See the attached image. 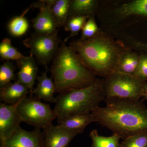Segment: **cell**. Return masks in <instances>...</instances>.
I'll list each match as a JSON object with an SVG mask.
<instances>
[{
    "label": "cell",
    "instance_id": "1",
    "mask_svg": "<svg viewBox=\"0 0 147 147\" xmlns=\"http://www.w3.org/2000/svg\"><path fill=\"white\" fill-rule=\"evenodd\" d=\"M105 107L91 113L96 122L109 129L121 139L147 132V108L138 100H105Z\"/></svg>",
    "mask_w": 147,
    "mask_h": 147
},
{
    "label": "cell",
    "instance_id": "2",
    "mask_svg": "<svg viewBox=\"0 0 147 147\" xmlns=\"http://www.w3.org/2000/svg\"><path fill=\"white\" fill-rule=\"evenodd\" d=\"M50 71L55 92L59 94L88 86L96 79L77 53L64 42L61 43Z\"/></svg>",
    "mask_w": 147,
    "mask_h": 147
},
{
    "label": "cell",
    "instance_id": "3",
    "mask_svg": "<svg viewBox=\"0 0 147 147\" xmlns=\"http://www.w3.org/2000/svg\"><path fill=\"white\" fill-rule=\"evenodd\" d=\"M69 46L92 71L106 77L115 71L123 52L110 38L98 34L90 39L73 41Z\"/></svg>",
    "mask_w": 147,
    "mask_h": 147
},
{
    "label": "cell",
    "instance_id": "4",
    "mask_svg": "<svg viewBox=\"0 0 147 147\" xmlns=\"http://www.w3.org/2000/svg\"><path fill=\"white\" fill-rule=\"evenodd\" d=\"M54 109L57 120L79 114L91 113L105 100L104 81L96 79L86 88L60 94Z\"/></svg>",
    "mask_w": 147,
    "mask_h": 147
},
{
    "label": "cell",
    "instance_id": "5",
    "mask_svg": "<svg viewBox=\"0 0 147 147\" xmlns=\"http://www.w3.org/2000/svg\"><path fill=\"white\" fill-rule=\"evenodd\" d=\"M146 83L133 74L114 71L104 82L105 100H139Z\"/></svg>",
    "mask_w": 147,
    "mask_h": 147
},
{
    "label": "cell",
    "instance_id": "6",
    "mask_svg": "<svg viewBox=\"0 0 147 147\" xmlns=\"http://www.w3.org/2000/svg\"><path fill=\"white\" fill-rule=\"evenodd\" d=\"M17 110L23 122L32 125L35 128L45 129L57 118L54 110L49 104L31 97L27 96L21 100Z\"/></svg>",
    "mask_w": 147,
    "mask_h": 147
},
{
    "label": "cell",
    "instance_id": "7",
    "mask_svg": "<svg viewBox=\"0 0 147 147\" xmlns=\"http://www.w3.org/2000/svg\"><path fill=\"white\" fill-rule=\"evenodd\" d=\"M61 42L57 31L50 35L32 33L23 42L37 62L47 67L57 53Z\"/></svg>",
    "mask_w": 147,
    "mask_h": 147
},
{
    "label": "cell",
    "instance_id": "8",
    "mask_svg": "<svg viewBox=\"0 0 147 147\" xmlns=\"http://www.w3.org/2000/svg\"><path fill=\"white\" fill-rule=\"evenodd\" d=\"M21 101L12 105L0 103L1 142H6L11 137L20 127V123L23 122L17 110Z\"/></svg>",
    "mask_w": 147,
    "mask_h": 147
},
{
    "label": "cell",
    "instance_id": "9",
    "mask_svg": "<svg viewBox=\"0 0 147 147\" xmlns=\"http://www.w3.org/2000/svg\"><path fill=\"white\" fill-rule=\"evenodd\" d=\"M31 6L40 10L39 13L32 20L35 33L50 35L58 31L57 26L46 1H39Z\"/></svg>",
    "mask_w": 147,
    "mask_h": 147
},
{
    "label": "cell",
    "instance_id": "10",
    "mask_svg": "<svg viewBox=\"0 0 147 147\" xmlns=\"http://www.w3.org/2000/svg\"><path fill=\"white\" fill-rule=\"evenodd\" d=\"M43 147H68L79 131L52 124L43 129Z\"/></svg>",
    "mask_w": 147,
    "mask_h": 147
},
{
    "label": "cell",
    "instance_id": "11",
    "mask_svg": "<svg viewBox=\"0 0 147 147\" xmlns=\"http://www.w3.org/2000/svg\"><path fill=\"white\" fill-rule=\"evenodd\" d=\"M44 136L41 129L28 131L21 127L5 142L7 147H43Z\"/></svg>",
    "mask_w": 147,
    "mask_h": 147
},
{
    "label": "cell",
    "instance_id": "12",
    "mask_svg": "<svg viewBox=\"0 0 147 147\" xmlns=\"http://www.w3.org/2000/svg\"><path fill=\"white\" fill-rule=\"evenodd\" d=\"M17 64L19 71L16 81L24 84L32 92L38 72L35 59L30 55L17 61Z\"/></svg>",
    "mask_w": 147,
    "mask_h": 147
},
{
    "label": "cell",
    "instance_id": "13",
    "mask_svg": "<svg viewBox=\"0 0 147 147\" xmlns=\"http://www.w3.org/2000/svg\"><path fill=\"white\" fill-rule=\"evenodd\" d=\"M28 87L17 81L0 89V100L5 104H14L26 97L29 93Z\"/></svg>",
    "mask_w": 147,
    "mask_h": 147
},
{
    "label": "cell",
    "instance_id": "14",
    "mask_svg": "<svg viewBox=\"0 0 147 147\" xmlns=\"http://www.w3.org/2000/svg\"><path fill=\"white\" fill-rule=\"evenodd\" d=\"M47 69L40 76H38V82L37 86L32 92L33 93L38 99H42L47 102L55 103L56 97L55 84L52 77L47 76Z\"/></svg>",
    "mask_w": 147,
    "mask_h": 147
},
{
    "label": "cell",
    "instance_id": "15",
    "mask_svg": "<svg viewBox=\"0 0 147 147\" xmlns=\"http://www.w3.org/2000/svg\"><path fill=\"white\" fill-rule=\"evenodd\" d=\"M95 122V119L91 113L76 114L57 120L58 125L79 131L80 134L84 132L88 125Z\"/></svg>",
    "mask_w": 147,
    "mask_h": 147
},
{
    "label": "cell",
    "instance_id": "16",
    "mask_svg": "<svg viewBox=\"0 0 147 147\" xmlns=\"http://www.w3.org/2000/svg\"><path fill=\"white\" fill-rule=\"evenodd\" d=\"M70 0H46L58 28L64 27L69 16Z\"/></svg>",
    "mask_w": 147,
    "mask_h": 147
},
{
    "label": "cell",
    "instance_id": "17",
    "mask_svg": "<svg viewBox=\"0 0 147 147\" xmlns=\"http://www.w3.org/2000/svg\"><path fill=\"white\" fill-rule=\"evenodd\" d=\"M140 61V55L129 50L123 51L121 54L115 71L128 74H135Z\"/></svg>",
    "mask_w": 147,
    "mask_h": 147
},
{
    "label": "cell",
    "instance_id": "18",
    "mask_svg": "<svg viewBox=\"0 0 147 147\" xmlns=\"http://www.w3.org/2000/svg\"><path fill=\"white\" fill-rule=\"evenodd\" d=\"M31 7L30 6L20 16L13 17L9 22L7 26V30L9 33L12 36H22L28 30L30 24L25 16Z\"/></svg>",
    "mask_w": 147,
    "mask_h": 147
},
{
    "label": "cell",
    "instance_id": "19",
    "mask_svg": "<svg viewBox=\"0 0 147 147\" xmlns=\"http://www.w3.org/2000/svg\"><path fill=\"white\" fill-rule=\"evenodd\" d=\"M118 12L123 16L138 15L147 17V0H136L121 6Z\"/></svg>",
    "mask_w": 147,
    "mask_h": 147
},
{
    "label": "cell",
    "instance_id": "20",
    "mask_svg": "<svg viewBox=\"0 0 147 147\" xmlns=\"http://www.w3.org/2000/svg\"><path fill=\"white\" fill-rule=\"evenodd\" d=\"M96 1L94 0H74L71 1L69 16H90L94 11Z\"/></svg>",
    "mask_w": 147,
    "mask_h": 147
},
{
    "label": "cell",
    "instance_id": "21",
    "mask_svg": "<svg viewBox=\"0 0 147 147\" xmlns=\"http://www.w3.org/2000/svg\"><path fill=\"white\" fill-rule=\"evenodd\" d=\"M92 140V147H121L119 143L120 137L117 134H113L110 137L100 136L96 129H93L90 134Z\"/></svg>",
    "mask_w": 147,
    "mask_h": 147
},
{
    "label": "cell",
    "instance_id": "22",
    "mask_svg": "<svg viewBox=\"0 0 147 147\" xmlns=\"http://www.w3.org/2000/svg\"><path fill=\"white\" fill-rule=\"evenodd\" d=\"M0 56L2 59L16 61L25 57L12 46L11 40L7 38H4L0 44Z\"/></svg>",
    "mask_w": 147,
    "mask_h": 147
},
{
    "label": "cell",
    "instance_id": "23",
    "mask_svg": "<svg viewBox=\"0 0 147 147\" xmlns=\"http://www.w3.org/2000/svg\"><path fill=\"white\" fill-rule=\"evenodd\" d=\"M89 17L87 16H69L64 27L66 31L70 32V34L65 38L64 42H66L69 38L78 34V32L82 30L87 19Z\"/></svg>",
    "mask_w": 147,
    "mask_h": 147
},
{
    "label": "cell",
    "instance_id": "24",
    "mask_svg": "<svg viewBox=\"0 0 147 147\" xmlns=\"http://www.w3.org/2000/svg\"><path fill=\"white\" fill-rule=\"evenodd\" d=\"M16 67L10 61H6L0 66V88H3L16 79Z\"/></svg>",
    "mask_w": 147,
    "mask_h": 147
},
{
    "label": "cell",
    "instance_id": "25",
    "mask_svg": "<svg viewBox=\"0 0 147 147\" xmlns=\"http://www.w3.org/2000/svg\"><path fill=\"white\" fill-rule=\"evenodd\" d=\"M121 147H147V132L139 133L124 139Z\"/></svg>",
    "mask_w": 147,
    "mask_h": 147
},
{
    "label": "cell",
    "instance_id": "26",
    "mask_svg": "<svg viewBox=\"0 0 147 147\" xmlns=\"http://www.w3.org/2000/svg\"><path fill=\"white\" fill-rule=\"evenodd\" d=\"M98 27L92 17H89L82 30V35L80 40H86L93 37L97 34Z\"/></svg>",
    "mask_w": 147,
    "mask_h": 147
},
{
    "label": "cell",
    "instance_id": "27",
    "mask_svg": "<svg viewBox=\"0 0 147 147\" xmlns=\"http://www.w3.org/2000/svg\"><path fill=\"white\" fill-rule=\"evenodd\" d=\"M139 79L146 82L147 81V55H140V61L137 71L134 74Z\"/></svg>",
    "mask_w": 147,
    "mask_h": 147
},
{
    "label": "cell",
    "instance_id": "28",
    "mask_svg": "<svg viewBox=\"0 0 147 147\" xmlns=\"http://www.w3.org/2000/svg\"><path fill=\"white\" fill-rule=\"evenodd\" d=\"M134 44L135 47L140 51L142 54L147 55V41L135 40Z\"/></svg>",
    "mask_w": 147,
    "mask_h": 147
},
{
    "label": "cell",
    "instance_id": "29",
    "mask_svg": "<svg viewBox=\"0 0 147 147\" xmlns=\"http://www.w3.org/2000/svg\"><path fill=\"white\" fill-rule=\"evenodd\" d=\"M143 97L147 100V82L145 84L143 90Z\"/></svg>",
    "mask_w": 147,
    "mask_h": 147
},
{
    "label": "cell",
    "instance_id": "30",
    "mask_svg": "<svg viewBox=\"0 0 147 147\" xmlns=\"http://www.w3.org/2000/svg\"><path fill=\"white\" fill-rule=\"evenodd\" d=\"M0 147H7L6 145L5 142H1V146Z\"/></svg>",
    "mask_w": 147,
    "mask_h": 147
}]
</instances>
